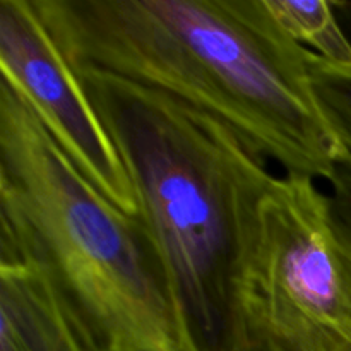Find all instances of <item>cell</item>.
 <instances>
[{"mask_svg": "<svg viewBox=\"0 0 351 351\" xmlns=\"http://www.w3.org/2000/svg\"><path fill=\"white\" fill-rule=\"evenodd\" d=\"M72 71H99L216 117L285 175L331 180L346 149L314 53L266 0H31Z\"/></svg>", "mask_w": 351, "mask_h": 351, "instance_id": "obj_1", "label": "cell"}, {"mask_svg": "<svg viewBox=\"0 0 351 351\" xmlns=\"http://www.w3.org/2000/svg\"><path fill=\"white\" fill-rule=\"evenodd\" d=\"M132 182L185 351L245 346L239 281L269 160L216 117L99 71H74Z\"/></svg>", "mask_w": 351, "mask_h": 351, "instance_id": "obj_2", "label": "cell"}, {"mask_svg": "<svg viewBox=\"0 0 351 351\" xmlns=\"http://www.w3.org/2000/svg\"><path fill=\"white\" fill-rule=\"evenodd\" d=\"M0 247L43 267L99 351H185L137 219L99 194L0 84Z\"/></svg>", "mask_w": 351, "mask_h": 351, "instance_id": "obj_3", "label": "cell"}, {"mask_svg": "<svg viewBox=\"0 0 351 351\" xmlns=\"http://www.w3.org/2000/svg\"><path fill=\"white\" fill-rule=\"evenodd\" d=\"M245 345L351 351V243L317 180L274 177L257 208L239 281Z\"/></svg>", "mask_w": 351, "mask_h": 351, "instance_id": "obj_4", "label": "cell"}, {"mask_svg": "<svg viewBox=\"0 0 351 351\" xmlns=\"http://www.w3.org/2000/svg\"><path fill=\"white\" fill-rule=\"evenodd\" d=\"M0 69L86 180L129 218L139 204L123 161L81 81L31 0H0Z\"/></svg>", "mask_w": 351, "mask_h": 351, "instance_id": "obj_5", "label": "cell"}, {"mask_svg": "<svg viewBox=\"0 0 351 351\" xmlns=\"http://www.w3.org/2000/svg\"><path fill=\"white\" fill-rule=\"evenodd\" d=\"M0 351H99L51 278L0 247Z\"/></svg>", "mask_w": 351, "mask_h": 351, "instance_id": "obj_6", "label": "cell"}, {"mask_svg": "<svg viewBox=\"0 0 351 351\" xmlns=\"http://www.w3.org/2000/svg\"><path fill=\"white\" fill-rule=\"evenodd\" d=\"M266 3L281 27L315 57L332 65H351V41L336 19L335 3L324 0H266Z\"/></svg>", "mask_w": 351, "mask_h": 351, "instance_id": "obj_7", "label": "cell"}, {"mask_svg": "<svg viewBox=\"0 0 351 351\" xmlns=\"http://www.w3.org/2000/svg\"><path fill=\"white\" fill-rule=\"evenodd\" d=\"M311 71L326 119L351 154V65H332L314 55Z\"/></svg>", "mask_w": 351, "mask_h": 351, "instance_id": "obj_8", "label": "cell"}, {"mask_svg": "<svg viewBox=\"0 0 351 351\" xmlns=\"http://www.w3.org/2000/svg\"><path fill=\"white\" fill-rule=\"evenodd\" d=\"M331 199L339 228L351 243V154L346 151L331 180Z\"/></svg>", "mask_w": 351, "mask_h": 351, "instance_id": "obj_9", "label": "cell"}, {"mask_svg": "<svg viewBox=\"0 0 351 351\" xmlns=\"http://www.w3.org/2000/svg\"><path fill=\"white\" fill-rule=\"evenodd\" d=\"M336 7H339V9H348L351 10V2H335Z\"/></svg>", "mask_w": 351, "mask_h": 351, "instance_id": "obj_10", "label": "cell"}, {"mask_svg": "<svg viewBox=\"0 0 351 351\" xmlns=\"http://www.w3.org/2000/svg\"><path fill=\"white\" fill-rule=\"evenodd\" d=\"M235 351H264V350H259V348H256V346L245 345V346H242V348H239V350H235Z\"/></svg>", "mask_w": 351, "mask_h": 351, "instance_id": "obj_11", "label": "cell"}]
</instances>
